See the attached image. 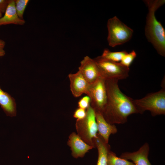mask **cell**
Listing matches in <instances>:
<instances>
[{
  "instance_id": "cell-1",
  "label": "cell",
  "mask_w": 165,
  "mask_h": 165,
  "mask_svg": "<svg viewBox=\"0 0 165 165\" xmlns=\"http://www.w3.org/2000/svg\"><path fill=\"white\" fill-rule=\"evenodd\" d=\"M118 81L114 79L105 80L107 101L101 113L105 120L112 124H124L129 116L138 113L133 99L120 89Z\"/></svg>"
},
{
  "instance_id": "cell-2",
  "label": "cell",
  "mask_w": 165,
  "mask_h": 165,
  "mask_svg": "<svg viewBox=\"0 0 165 165\" xmlns=\"http://www.w3.org/2000/svg\"><path fill=\"white\" fill-rule=\"evenodd\" d=\"M147 6V14L145 32L148 41L151 42L158 53L165 56V30L161 23L156 19V11L165 2L164 0L144 1Z\"/></svg>"
},
{
  "instance_id": "cell-3",
  "label": "cell",
  "mask_w": 165,
  "mask_h": 165,
  "mask_svg": "<svg viewBox=\"0 0 165 165\" xmlns=\"http://www.w3.org/2000/svg\"><path fill=\"white\" fill-rule=\"evenodd\" d=\"M133 101L138 113L142 114L149 111L153 116L165 115V88L149 94L141 99H133Z\"/></svg>"
},
{
  "instance_id": "cell-4",
  "label": "cell",
  "mask_w": 165,
  "mask_h": 165,
  "mask_svg": "<svg viewBox=\"0 0 165 165\" xmlns=\"http://www.w3.org/2000/svg\"><path fill=\"white\" fill-rule=\"evenodd\" d=\"M107 41L112 47L122 45L129 41L131 38L133 30L128 27L116 16L108 21Z\"/></svg>"
},
{
  "instance_id": "cell-5",
  "label": "cell",
  "mask_w": 165,
  "mask_h": 165,
  "mask_svg": "<svg viewBox=\"0 0 165 165\" xmlns=\"http://www.w3.org/2000/svg\"><path fill=\"white\" fill-rule=\"evenodd\" d=\"M75 128L77 134L86 143L95 147L94 139L97 134L95 113L90 105L86 109V115L83 119L76 120Z\"/></svg>"
},
{
  "instance_id": "cell-6",
  "label": "cell",
  "mask_w": 165,
  "mask_h": 165,
  "mask_svg": "<svg viewBox=\"0 0 165 165\" xmlns=\"http://www.w3.org/2000/svg\"><path fill=\"white\" fill-rule=\"evenodd\" d=\"M93 59L99 68L101 77L105 80L114 79L119 80L129 76V68L120 62L104 59L100 56Z\"/></svg>"
},
{
  "instance_id": "cell-7",
  "label": "cell",
  "mask_w": 165,
  "mask_h": 165,
  "mask_svg": "<svg viewBox=\"0 0 165 165\" xmlns=\"http://www.w3.org/2000/svg\"><path fill=\"white\" fill-rule=\"evenodd\" d=\"M86 94L90 98L91 107L95 112L101 113L107 101L105 80L100 78L94 83L90 84Z\"/></svg>"
},
{
  "instance_id": "cell-8",
  "label": "cell",
  "mask_w": 165,
  "mask_h": 165,
  "mask_svg": "<svg viewBox=\"0 0 165 165\" xmlns=\"http://www.w3.org/2000/svg\"><path fill=\"white\" fill-rule=\"evenodd\" d=\"M79 71L89 84L97 81L101 77L99 68L93 59L84 57L80 62Z\"/></svg>"
},
{
  "instance_id": "cell-9",
  "label": "cell",
  "mask_w": 165,
  "mask_h": 165,
  "mask_svg": "<svg viewBox=\"0 0 165 165\" xmlns=\"http://www.w3.org/2000/svg\"><path fill=\"white\" fill-rule=\"evenodd\" d=\"M67 144L70 148L72 156L75 158L83 157L89 150L94 148L85 142L75 132L70 134Z\"/></svg>"
},
{
  "instance_id": "cell-10",
  "label": "cell",
  "mask_w": 165,
  "mask_h": 165,
  "mask_svg": "<svg viewBox=\"0 0 165 165\" xmlns=\"http://www.w3.org/2000/svg\"><path fill=\"white\" fill-rule=\"evenodd\" d=\"M149 150V145L146 142L137 151L124 152L119 157L132 161L135 165H152L148 158Z\"/></svg>"
},
{
  "instance_id": "cell-11",
  "label": "cell",
  "mask_w": 165,
  "mask_h": 165,
  "mask_svg": "<svg viewBox=\"0 0 165 165\" xmlns=\"http://www.w3.org/2000/svg\"><path fill=\"white\" fill-rule=\"evenodd\" d=\"M68 77L70 90L74 97H79L83 94H86L90 84L79 71L69 74Z\"/></svg>"
},
{
  "instance_id": "cell-12",
  "label": "cell",
  "mask_w": 165,
  "mask_h": 165,
  "mask_svg": "<svg viewBox=\"0 0 165 165\" xmlns=\"http://www.w3.org/2000/svg\"><path fill=\"white\" fill-rule=\"evenodd\" d=\"M95 113L98 134L106 143H108L110 135L117 133V129L115 124L108 123L100 112H95Z\"/></svg>"
},
{
  "instance_id": "cell-13",
  "label": "cell",
  "mask_w": 165,
  "mask_h": 165,
  "mask_svg": "<svg viewBox=\"0 0 165 165\" xmlns=\"http://www.w3.org/2000/svg\"><path fill=\"white\" fill-rule=\"evenodd\" d=\"M24 20L20 19L17 14L14 0H9L8 5L3 17L0 18V26L10 24L23 25Z\"/></svg>"
},
{
  "instance_id": "cell-14",
  "label": "cell",
  "mask_w": 165,
  "mask_h": 165,
  "mask_svg": "<svg viewBox=\"0 0 165 165\" xmlns=\"http://www.w3.org/2000/svg\"><path fill=\"white\" fill-rule=\"evenodd\" d=\"M95 147L98 150V156L96 165H107V157L108 152L110 151V146L106 143L101 137L97 133L94 139Z\"/></svg>"
},
{
  "instance_id": "cell-15",
  "label": "cell",
  "mask_w": 165,
  "mask_h": 165,
  "mask_svg": "<svg viewBox=\"0 0 165 165\" xmlns=\"http://www.w3.org/2000/svg\"><path fill=\"white\" fill-rule=\"evenodd\" d=\"M0 105L7 116L14 117L16 116V104L15 99L0 86Z\"/></svg>"
},
{
  "instance_id": "cell-16",
  "label": "cell",
  "mask_w": 165,
  "mask_h": 165,
  "mask_svg": "<svg viewBox=\"0 0 165 165\" xmlns=\"http://www.w3.org/2000/svg\"><path fill=\"white\" fill-rule=\"evenodd\" d=\"M107 165H135L132 162L117 157L115 153L110 151L107 157Z\"/></svg>"
},
{
  "instance_id": "cell-17",
  "label": "cell",
  "mask_w": 165,
  "mask_h": 165,
  "mask_svg": "<svg viewBox=\"0 0 165 165\" xmlns=\"http://www.w3.org/2000/svg\"><path fill=\"white\" fill-rule=\"evenodd\" d=\"M127 52L126 51L112 52L108 49H105L101 57L105 59L118 62L120 61L123 56Z\"/></svg>"
},
{
  "instance_id": "cell-18",
  "label": "cell",
  "mask_w": 165,
  "mask_h": 165,
  "mask_svg": "<svg viewBox=\"0 0 165 165\" xmlns=\"http://www.w3.org/2000/svg\"><path fill=\"white\" fill-rule=\"evenodd\" d=\"M15 8L19 17L24 20L23 15L26 6L29 2V0H14Z\"/></svg>"
},
{
  "instance_id": "cell-19",
  "label": "cell",
  "mask_w": 165,
  "mask_h": 165,
  "mask_svg": "<svg viewBox=\"0 0 165 165\" xmlns=\"http://www.w3.org/2000/svg\"><path fill=\"white\" fill-rule=\"evenodd\" d=\"M137 56L135 51L127 53L123 57L120 63L126 67L129 68L130 66Z\"/></svg>"
},
{
  "instance_id": "cell-20",
  "label": "cell",
  "mask_w": 165,
  "mask_h": 165,
  "mask_svg": "<svg viewBox=\"0 0 165 165\" xmlns=\"http://www.w3.org/2000/svg\"><path fill=\"white\" fill-rule=\"evenodd\" d=\"M90 98L88 95L85 96L79 101L78 102V107L84 109L87 108L90 106Z\"/></svg>"
},
{
  "instance_id": "cell-21",
  "label": "cell",
  "mask_w": 165,
  "mask_h": 165,
  "mask_svg": "<svg viewBox=\"0 0 165 165\" xmlns=\"http://www.w3.org/2000/svg\"><path fill=\"white\" fill-rule=\"evenodd\" d=\"M86 115V110L78 108L74 112L73 117L76 119L77 120H80L83 119Z\"/></svg>"
},
{
  "instance_id": "cell-22",
  "label": "cell",
  "mask_w": 165,
  "mask_h": 165,
  "mask_svg": "<svg viewBox=\"0 0 165 165\" xmlns=\"http://www.w3.org/2000/svg\"><path fill=\"white\" fill-rule=\"evenodd\" d=\"M9 0H0V12L5 13L8 5Z\"/></svg>"
},
{
  "instance_id": "cell-23",
  "label": "cell",
  "mask_w": 165,
  "mask_h": 165,
  "mask_svg": "<svg viewBox=\"0 0 165 165\" xmlns=\"http://www.w3.org/2000/svg\"><path fill=\"white\" fill-rule=\"evenodd\" d=\"M5 45V41L0 39V57L4 56L5 54V52L4 50Z\"/></svg>"
},
{
  "instance_id": "cell-24",
  "label": "cell",
  "mask_w": 165,
  "mask_h": 165,
  "mask_svg": "<svg viewBox=\"0 0 165 165\" xmlns=\"http://www.w3.org/2000/svg\"><path fill=\"white\" fill-rule=\"evenodd\" d=\"M2 17V13L0 12V18Z\"/></svg>"
}]
</instances>
